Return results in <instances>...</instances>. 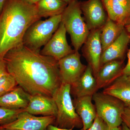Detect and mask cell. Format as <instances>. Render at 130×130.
Here are the masks:
<instances>
[{
    "label": "cell",
    "mask_w": 130,
    "mask_h": 130,
    "mask_svg": "<svg viewBox=\"0 0 130 130\" xmlns=\"http://www.w3.org/2000/svg\"><path fill=\"white\" fill-rule=\"evenodd\" d=\"M3 59L8 73L30 95L53 97L61 84L58 61L23 43L8 51Z\"/></svg>",
    "instance_id": "6da1fadb"
},
{
    "label": "cell",
    "mask_w": 130,
    "mask_h": 130,
    "mask_svg": "<svg viewBox=\"0 0 130 130\" xmlns=\"http://www.w3.org/2000/svg\"><path fill=\"white\" fill-rule=\"evenodd\" d=\"M41 18L36 5L21 0H6L0 13V58L23 43L28 28Z\"/></svg>",
    "instance_id": "7a4b0ae2"
},
{
    "label": "cell",
    "mask_w": 130,
    "mask_h": 130,
    "mask_svg": "<svg viewBox=\"0 0 130 130\" xmlns=\"http://www.w3.org/2000/svg\"><path fill=\"white\" fill-rule=\"evenodd\" d=\"M71 93V85L61 83L55 91L53 98L57 107L54 125L63 129H81L83 123L75 110Z\"/></svg>",
    "instance_id": "3957f363"
},
{
    "label": "cell",
    "mask_w": 130,
    "mask_h": 130,
    "mask_svg": "<svg viewBox=\"0 0 130 130\" xmlns=\"http://www.w3.org/2000/svg\"><path fill=\"white\" fill-rule=\"evenodd\" d=\"M82 14L78 1L68 4L61 14V22L70 35L72 44L76 51L81 48L90 32Z\"/></svg>",
    "instance_id": "277c9868"
},
{
    "label": "cell",
    "mask_w": 130,
    "mask_h": 130,
    "mask_svg": "<svg viewBox=\"0 0 130 130\" xmlns=\"http://www.w3.org/2000/svg\"><path fill=\"white\" fill-rule=\"evenodd\" d=\"M61 22V14L36 21L29 27L23 43L30 49L40 51L55 32Z\"/></svg>",
    "instance_id": "5b68a950"
},
{
    "label": "cell",
    "mask_w": 130,
    "mask_h": 130,
    "mask_svg": "<svg viewBox=\"0 0 130 130\" xmlns=\"http://www.w3.org/2000/svg\"><path fill=\"white\" fill-rule=\"evenodd\" d=\"M97 116L111 128L120 126L122 115L125 105L121 100L103 92H96L92 96Z\"/></svg>",
    "instance_id": "8992f818"
},
{
    "label": "cell",
    "mask_w": 130,
    "mask_h": 130,
    "mask_svg": "<svg viewBox=\"0 0 130 130\" xmlns=\"http://www.w3.org/2000/svg\"><path fill=\"white\" fill-rule=\"evenodd\" d=\"M81 54L74 51L58 61L59 74L61 83L72 85L83 74L87 66L81 61Z\"/></svg>",
    "instance_id": "52a82bcc"
},
{
    "label": "cell",
    "mask_w": 130,
    "mask_h": 130,
    "mask_svg": "<svg viewBox=\"0 0 130 130\" xmlns=\"http://www.w3.org/2000/svg\"><path fill=\"white\" fill-rule=\"evenodd\" d=\"M55 120V116H37L24 110L14 121L0 126L5 130H45Z\"/></svg>",
    "instance_id": "ba28073f"
},
{
    "label": "cell",
    "mask_w": 130,
    "mask_h": 130,
    "mask_svg": "<svg viewBox=\"0 0 130 130\" xmlns=\"http://www.w3.org/2000/svg\"><path fill=\"white\" fill-rule=\"evenodd\" d=\"M66 32L64 24L61 22L51 39L41 50L40 53L52 57L58 61L73 53L75 50L72 48L68 43Z\"/></svg>",
    "instance_id": "9c48e42d"
},
{
    "label": "cell",
    "mask_w": 130,
    "mask_h": 130,
    "mask_svg": "<svg viewBox=\"0 0 130 130\" xmlns=\"http://www.w3.org/2000/svg\"><path fill=\"white\" fill-rule=\"evenodd\" d=\"M84 18L90 31L101 29L108 18L102 0H88L80 2Z\"/></svg>",
    "instance_id": "30bf717a"
},
{
    "label": "cell",
    "mask_w": 130,
    "mask_h": 130,
    "mask_svg": "<svg viewBox=\"0 0 130 130\" xmlns=\"http://www.w3.org/2000/svg\"><path fill=\"white\" fill-rule=\"evenodd\" d=\"M102 28L90 31L82 48L83 56L91 67L94 76L100 69L102 53L100 39Z\"/></svg>",
    "instance_id": "8fae6325"
},
{
    "label": "cell",
    "mask_w": 130,
    "mask_h": 130,
    "mask_svg": "<svg viewBox=\"0 0 130 130\" xmlns=\"http://www.w3.org/2000/svg\"><path fill=\"white\" fill-rule=\"evenodd\" d=\"M24 111L35 115L56 117L57 109L53 98L36 94L30 95L29 104Z\"/></svg>",
    "instance_id": "7c38bea8"
},
{
    "label": "cell",
    "mask_w": 130,
    "mask_h": 130,
    "mask_svg": "<svg viewBox=\"0 0 130 130\" xmlns=\"http://www.w3.org/2000/svg\"><path fill=\"white\" fill-rule=\"evenodd\" d=\"M99 89L91 67L88 64L86 70L78 80L71 85V93L74 98L93 96Z\"/></svg>",
    "instance_id": "4fadbf2b"
},
{
    "label": "cell",
    "mask_w": 130,
    "mask_h": 130,
    "mask_svg": "<svg viewBox=\"0 0 130 130\" xmlns=\"http://www.w3.org/2000/svg\"><path fill=\"white\" fill-rule=\"evenodd\" d=\"M123 64V60H114L100 67L95 76L99 90L109 86L122 74Z\"/></svg>",
    "instance_id": "5bb4252c"
},
{
    "label": "cell",
    "mask_w": 130,
    "mask_h": 130,
    "mask_svg": "<svg viewBox=\"0 0 130 130\" xmlns=\"http://www.w3.org/2000/svg\"><path fill=\"white\" fill-rule=\"evenodd\" d=\"M130 41V35L125 28L116 40L103 51L100 67L109 61L121 60Z\"/></svg>",
    "instance_id": "9a60e30c"
},
{
    "label": "cell",
    "mask_w": 130,
    "mask_h": 130,
    "mask_svg": "<svg viewBox=\"0 0 130 130\" xmlns=\"http://www.w3.org/2000/svg\"><path fill=\"white\" fill-rule=\"evenodd\" d=\"M73 101L76 111L83 122V129L88 130L97 116L95 106L92 102V96L74 98Z\"/></svg>",
    "instance_id": "2e32d148"
},
{
    "label": "cell",
    "mask_w": 130,
    "mask_h": 130,
    "mask_svg": "<svg viewBox=\"0 0 130 130\" xmlns=\"http://www.w3.org/2000/svg\"><path fill=\"white\" fill-rule=\"evenodd\" d=\"M30 95L17 86L0 97V107L11 109H24L27 107Z\"/></svg>",
    "instance_id": "e0dca14e"
},
{
    "label": "cell",
    "mask_w": 130,
    "mask_h": 130,
    "mask_svg": "<svg viewBox=\"0 0 130 130\" xmlns=\"http://www.w3.org/2000/svg\"><path fill=\"white\" fill-rule=\"evenodd\" d=\"M102 92L117 98L125 105H130V77L121 74Z\"/></svg>",
    "instance_id": "ac0fdd59"
},
{
    "label": "cell",
    "mask_w": 130,
    "mask_h": 130,
    "mask_svg": "<svg viewBox=\"0 0 130 130\" xmlns=\"http://www.w3.org/2000/svg\"><path fill=\"white\" fill-rule=\"evenodd\" d=\"M102 1L109 19L124 27L130 24L129 15L118 0Z\"/></svg>",
    "instance_id": "d6986e66"
},
{
    "label": "cell",
    "mask_w": 130,
    "mask_h": 130,
    "mask_svg": "<svg viewBox=\"0 0 130 130\" xmlns=\"http://www.w3.org/2000/svg\"><path fill=\"white\" fill-rule=\"evenodd\" d=\"M67 5L62 0H40L36 5L38 13L41 18L60 15Z\"/></svg>",
    "instance_id": "ffe728a7"
},
{
    "label": "cell",
    "mask_w": 130,
    "mask_h": 130,
    "mask_svg": "<svg viewBox=\"0 0 130 130\" xmlns=\"http://www.w3.org/2000/svg\"><path fill=\"white\" fill-rule=\"evenodd\" d=\"M124 28V26L115 23L108 18L102 28L100 35L102 52L116 40Z\"/></svg>",
    "instance_id": "44dd1931"
},
{
    "label": "cell",
    "mask_w": 130,
    "mask_h": 130,
    "mask_svg": "<svg viewBox=\"0 0 130 130\" xmlns=\"http://www.w3.org/2000/svg\"><path fill=\"white\" fill-rule=\"evenodd\" d=\"M24 109H11L0 107V126L12 122Z\"/></svg>",
    "instance_id": "7402d4cb"
},
{
    "label": "cell",
    "mask_w": 130,
    "mask_h": 130,
    "mask_svg": "<svg viewBox=\"0 0 130 130\" xmlns=\"http://www.w3.org/2000/svg\"><path fill=\"white\" fill-rule=\"evenodd\" d=\"M18 86L15 79L9 73L0 79V97Z\"/></svg>",
    "instance_id": "603a6c76"
},
{
    "label": "cell",
    "mask_w": 130,
    "mask_h": 130,
    "mask_svg": "<svg viewBox=\"0 0 130 130\" xmlns=\"http://www.w3.org/2000/svg\"><path fill=\"white\" fill-rule=\"evenodd\" d=\"M111 129L102 119L97 115L93 124L87 130H111Z\"/></svg>",
    "instance_id": "cb8c5ba5"
},
{
    "label": "cell",
    "mask_w": 130,
    "mask_h": 130,
    "mask_svg": "<svg viewBox=\"0 0 130 130\" xmlns=\"http://www.w3.org/2000/svg\"><path fill=\"white\" fill-rule=\"evenodd\" d=\"M122 119L123 123L130 129V105H125Z\"/></svg>",
    "instance_id": "d4e9b609"
},
{
    "label": "cell",
    "mask_w": 130,
    "mask_h": 130,
    "mask_svg": "<svg viewBox=\"0 0 130 130\" xmlns=\"http://www.w3.org/2000/svg\"><path fill=\"white\" fill-rule=\"evenodd\" d=\"M8 73L6 62L3 58H0V79Z\"/></svg>",
    "instance_id": "484cf974"
},
{
    "label": "cell",
    "mask_w": 130,
    "mask_h": 130,
    "mask_svg": "<svg viewBox=\"0 0 130 130\" xmlns=\"http://www.w3.org/2000/svg\"><path fill=\"white\" fill-rule=\"evenodd\" d=\"M128 62L123 68L122 74L130 77V48L128 52Z\"/></svg>",
    "instance_id": "4316f807"
},
{
    "label": "cell",
    "mask_w": 130,
    "mask_h": 130,
    "mask_svg": "<svg viewBox=\"0 0 130 130\" xmlns=\"http://www.w3.org/2000/svg\"><path fill=\"white\" fill-rule=\"evenodd\" d=\"M130 16V0H118Z\"/></svg>",
    "instance_id": "83f0119b"
},
{
    "label": "cell",
    "mask_w": 130,
    "mask_h": 130,
    "mask_svg": "<svg viewBox=\"0 0 130 130\" xmlns=\"http://www.w3.org/2000/svg\"><path fill=\"white\" fill-rule=\"evenodd\" d=\"M45 130H73V129H63L59 128L53 124L50 125L47 127ZM79 130H84L83 128H81Z\"/></svg>",
    "instance_id": "f1b7e54d"
},
{
    "label": "cell",
    "mask_w": 130,
    "mask_h": 130,
    "mask_svg": "<svg viewBox=\"0 0 130 130\" xmlns=\"http://www.w3.org/2000/svg\"><path fill=\"white\" fill-rule=\"evenodd\" d=\"M23 2L30 5H36L40 0H21Z\"/></svg>",
    "instance_id": "f546056e"
},
{
    "label": "cell",
    "mask_w": 130,
    "mask_h": 130,
    "mask_svg": "<svg viewBox=\"0 0 130 130\" xmlns=\"http://www.w3.org/2000/svg\"><path fill=\"white\" fill-rule=\"evenodd\" d=\"M6 1V0H0V13L2 11Z\"/></svg>",
    "instance_id": "4dcf8cb0"
},
{
    "label": "cell",
    "mask_w": 130,
    "mask_h": 130,
    "mask_svg": "<svg viewBox=\"0 0 130 130\" xmlns=\"http://www.w3.org/2000/svg\"><path fill=\"white\" fill-rule=\"evenodd\" d=\"M121 130H130V129L124 123H122L121 125Z\"/></svg>",
    "instance_id": "1f68e13d"
},
{
    "label": "cell",
    "mask_w": 130,
    "mask_h": 130,
    "mask_svg": "<svg viewBox=\"0 0 130 130\" xmlns=\"http://www.w3.org/2000/svg\"><path fill=\"white\" fill-rule=\"evenodd\" d=\"M65 3H67L68 5L71 3L73 2L74 1H78V0H62Z\"/></svg>",
    "instance_id": "d6a6232c"
},
{
    "label": "cell",
    "mask_w": 130,
    "mask_h": 130,
    "mask_svg": "<svg viewBox=\"0 0 130 130\" xmlns=\"http://www.w3.org/2000/svg\"><path fill=\"white\" fill-rule=\"evenodd\" d=\"M125 28L126 31H127L130 35V24L125 26Z\"/></svg>",
    "instance_id": "836d02e7"
},
{
    "label": "cell",
    "mask_w": 130,
    "mask_h": 130,
    "mask_svg": "<svg viewBox=\"0 0 130 130\" xmlns=\"http://www.w3.org/2000/svg\"><path fill=\"white\" fill-rule=\"evenodd\" d=\"M111 130H121V125L119 127L111 128Z\"/></svg>",
    "instance_id": "e575fe53"
},
{
    "label": "cell",
    "mask_w": 130,
    "mask_h": 130,
    "mask_svg": "<svg viewBox=\"0 0 130 130\" xmlns=\"http://www.w3.org/2000/svg\"><path fill=\"white\" fill-rule=\"evenodd\" d=\"M0 130H5L4 129H3L0 126Z\"/></svg>",
    "instance_id": "d590c367"
}]
</instances>
